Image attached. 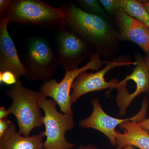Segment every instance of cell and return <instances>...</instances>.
<instances>
[{
  "mask_svg": "<svg viewBox=\"0 0 149 149\" xmlns=\"http://www.w3.org/2000/svg\"><path fill=\"white\" fill-rule=\"evenodd\" d=\"M65 25L105 58L117 53L120 41L113 20L88 13L74 4L65 8Z\"/></svg>",
  "mask_w": 149,
  "mask_h": 149,
  "instance_id": "6da1fadb",
  "label": "cell"
},
{
  "mask_svg": "<svg viewBox=\"0 0 149 149\" xmlns=\"http://www.w3.org/2000/svg\"><path fill=\"white\" fill-rule=\"evenodd\" d=\"M65 8H56L39 0H13L4 14L9 21L45 27H63Z\"/></svg>",
  "mask_w": 149,
  "mask_h": 149,
  "instance_id": "7a4b0ae2",
  "label": "cell"
},
{
  "mask_svg": "<svg viewBox=\"0 0 149 149\" xmlns=\"http://www.w3.org/2000/svg\"><path fill=\"white\" fill-rule=\"evenodd\" d=\"M6 93L12 100L8 109L16 118L18 132L28 137L33 129L43 125L38 103L41 93L24 87L19 80Z\"/></svg>",
  "mask_w": 149,
  "mask_h": 149,
  "instance_id": "3957f363",
  "label": "cell"
},
{
  "mask_svg": "<svg viewBox=\"0 0 149 149\" xmlns=\"http://www.w3.org/2000/svg\"><path fill=\"white\" fill-rule=\"evenodd\" d=\"M39 105L43 110L42 123L45 127L46 140L45 149H71L74 144L68 142L65 138L67 131L74 127L73 115L59 112L56 102L53 99H47L41 94Z\"/></svg>",
  "mask_w": 149,
  "mask_h": 149,
  "instance_id": "277c9868",
  "label": "cell"
},
{
  "mask_svg": "<svg viewBox=\"0 0 149 149\" xmlns=\"http://www.w3.org/2000/svg\"><path fill=\"white\" fill-rule=\"evenodd\" d=\"M101 56L97 53H94L89 61L84 66L72 70L65 71L62 80L58 82L56 79L45 81L40 87V92L45 97L52 98L56 102L63 113L73 115L72 103L70 99V91L72 85L77 76L85 71L91 70H100L109 60H103Z\"/></svg>",
  "mask_w": 149,
  "mask_h": 149,
  "instance_id": "5b68a950",
  "label": "cell"
},
{
  "mask_svg": "<svg viewBox=\"0 0 149 149\" xmlns=\"http://www.w3.org/2000/svg\"><path fill=\"white\" fill-rule=\"evenodd\" d=\"M26 78L31 81L50 80L55 72L57 62L55 54L45 39L35 38L30 41L23 63Z\"/></svg>",
  "mask_w": 149,
  "mask_h": 149,
  "instance_id": "8992f818",
  "label": "cell"
},
{
  "mask_svg": "<svg viewBox=\"0 0 149 149\" xmlns=\"http://www.w3.org/2000/svg\"><path fill=\"white\" fill-rule=\"evenodd\" d=\"M95 52L90 44L72 31L63 29L59 32L55 56L57 64L65 71L78 68Z\"/></svg>",
  "mask_w": 149,
  "mask_h": 149,
  "instance_id": "52a82bcc",
  "label": "cell"
},
{
  "mask_svg": "<svg viewBox=\"0 0 149 149\" xmlns=\"http://www.w3.org/2000/svg\"><path fill=\"white\" fill-rule=\"evenodd\" d=\"M136 68L133 72L118 82L116 102L119 109V116L126 113L133 100L141 93H148L149 89V73L146 58L141 55H135Z\"/></svg>",
  "mask_w": 149,
  "mask_h": 149,
  "instance_id": "ba28073f",
  "label": "cell"
},
{
  "mask_svg": "<svg viewBox=\"0 0 149 149\" xmlns=\"http://www.w3.org/2000/svg\"><path fill=\"white\" fill-rule=\"evenodd\" d=\"M93 111L89 117L79 121V125L83 128H92L101 132L109 139L111 144L117 146L115 129L118 125L129 120L139 122L145 119L147 114L148 102L144 99L141 110L133 117L125 119H118L110 116L102 108L98 99L94 98L91 101Z\"/></svg>",
  "mask_w": 149,
  "mask_h": 149,
  "instance_id": "9c48e42d",
  "label": "cell"
},
{
  "mask_svg": "<svg viewBox=\"0 0 149 149\" xmlns=\"http://www.w3.org/2000/svg\"><path fill=\"white\" fill-rule=\"evenodd\" d=\"M136 61H131L124 58H118L109 61L104 68L95 73L88 72L87 71L79 74L74 80L72 86V93L70 99L72 104L76 102L80 97L87 93L111 89H115L117 86V80L113 79L107 81L105 75L111 70L120 66L136 65Z\"/></svg>",
  "mask_w": 149,
  "mask_h": 149,
  "instance_id": "30bf717a",
  "label": "cell"
},
{
  "mask_svg": "<svg viewBox=\"0 0 149 149\" xmlns=\"http://www.w3.org/2000/svg\"><path fill=\"white\" fill-rule=\"evenodd\" d=\"M113 20L121 42L135 43L149 56V27L128 15L121 8L116 11Z\"/></svg>",
  "mask_w": 149,
  "mask_h": 149,
  "instance_id": "8fae6325",
  "label": "cell"
},
{
  "mask_svg": "<svg viewBox=\"0 0 149 149\" xmlns=\"http://www.w3.org/2000/svg\"><path fill=\"white\" fill-rule=\"evenodd\" d=\"M8 19L5 17L0 20V72L9 71L17 80L26 76L27 70L19 57L17 51L8 30Z\"/></svg>",
  "mask_w": 149,
  "mask_h": 149,
  "instance_id": "7c38bea8",
  "label": "cell"
},
{
  "mask_svg": "<svg viewBox=\"0 0 149 149\" xmlns=\"http://www.w3.org/2000/svg\"><path fill=\"white\" fill-rule=\"evenodd\" d=\"M45 131L32 136H22L13 123L5 133L0 137V148L2 149H42Z\"/></svg>",
  "mask_w": 149,
  "mask_h": 149,
  "instance_id": "4fadbf2b",
  "label": "cell"
},
{
  "mask_svg": "<svg viewBox=\"0 0 149 149\" xmlns=\"http://www.w3.org/2000/svg\"><path fill=\"white\" fill-rule=\"evenodd\" d=\"M119 127L124 130V133L117 132L116 149H123L127 146L149 149L148 132L139 126L138 122L129 120L120 124Z\"/></svg>",
  "mask_w": 149,
  "mask_h": 149,
  "instance_id": "5bb4252c",
  "label": "cell"
},
{
  "mask_svg": "<svg viewBox=\"0 0 149 149\" xmlns=\"http://www.w3.org/2000/svg\"><path fill=\"white\" fill-rule=\"evenodd\" d=\"M119 8L128 15L149 27V13L140 1L118 0Z\"/></svg>",
  "mask_w": 149,
  "mask_h": 149,
  "instance_id": "9a60e30c",
  "label": "cell"
},
{
  "mask_svg": "<svg viewBox=\"0 0 149 149\" xmlns=\"http://www.w3.org/2000/svg\"><path fill=\"white\" fill-rule=\"evenodd\" d=\"M77 2L83 8L85 9V11L86 12L104 18L112 19L106 13L99 1L80 0L77 1Z\"/></svg>",
  "mask_w": 149,
  "mask_h": 149,
  "instance_id": "2e32d148",
  "label": "cell"
},
{
  "mask_svg": "<svg viewBox=\"0 0 149 149\" xmlns=\"http://www.w3.org/2000/svg\"><path fill=\"white\" fill-rule=\"evenodd\" d=\"M99 1L107 14L113 20L115 14L120 8L118 0H100Z\"/></svg>",
  "mask_w": 149,
  "mask_h": 149,
  "instance_id": "e0dca14e",
  "label": "cell"
},
{
  "mask_svg": "<svg viewBox=\"0 0 149 149\" xmlns=\"http://www.w3.org/2000/svg\"><path fill=\"white\" fill-rule=\"evenodd\" d=\"M18 80L14 74L10 71L0 72V83L7 85H15Z\"/></svg>",
  "mask_w": 149,
  "mask_h": 149,
  "instance_id": "ac0fdd59",
  "label": "cell"
},
{
  "mask_svg": "<svg viewBox=\"0 0 149 149\" xmlns=\"http://www.w3.org/2000/svg\"><path fill=\"white\" fill-rule=\"evenodd\" d=\"M11 121L8 119H0V137L2 136L8 129L12 123Z\"/></svg>",
  "mask_w": 149,
  "mask_h": 149,
  "instance_id": "d6986e66",
  "label": "cell"
},
{
  "mask_svg": "<svg viewBox=\"0 0 149 149\" xmlns=\"http://www.w3.org/2000/svg\"><path fill=\"white\" fill-rule=\"evenodd\" d=\"M11 1V0H1L0 1V16L2 17Z\"/></svg>",
  "mask_w": 149,
  "mask_h": 149,
  "instance_id": "ffe728a7",
  "label": "cell"
},
{
  "mask_svg": "<svg viewBox=\"0 0 149 149\" xmlns=\"http://www.w3.org/2000/svg\"><path fill=\"white\" fill-rule=\"evenodd\" d=\"M10 112L8 109H6L4 107H0V119H6L10 114Z\"/></svg>",
  "mask_w": 149,
  "mask_h": 149,
  "instance_id": "44dd1931",
  "label": "cell"
},
{
  "mask_svg": "<svg viewBox=\"0 0 149 149\" xmlns=\"http://www.w3.org/2000/svg\"><path fill=\"white\" fill-rule=\"evenodd\" d=\"M138 124L141 128L149 131V118L138 122Z\"/></svg>",
  "mask_w": 149,
  "mask_h": 149,
  "instance_id": "7402d4cb",
  "label": "cell"
},
{
  "mask_svg": "<svg viewBox=\"0 0 149 149\" xmlns=\"http://www.w3.org/2000/svg\"><path fill=\"white\" fill-rule=\"evenodd\" d=\"M140 1L149 13V0H143Z\"/></svg>",
  "mask_w": 149,
  "mask_h": 149,
  "instance_id": "603a6c76",
  "label": "cell"
},
{
  "mask_svg": "<svg viewBox=\"0 0 149 149\" xmlns=\"http://www.w3.org/2000/svg\"><path fill=\"white\" fill-rule=\"evenodd\" d=\"M77 149H99L97 148H96L92 145H88V146H84V145H81L80 147Z\"/></svg>",
  "mask_w": 149,
  "mask_h": 149,
  "instance_id": "cb8c5ba5",
  "label": "cell"
},
{
  "mask_svg": "<svg viewBox=\"0 0 149 149\" xmlns=\"http://www.w3.org/2000/svg\"><path fill=\"white\" fill-rule=\"evenodd\" d=\"M146 62L147 66H148V70L149 73V56H148L146 58ZM148 93L149 95V89L148 91Z\"/></svg>",
  "mask_w": 149,
  "mask_h": 149,
  "instance_id": "d4e9b609",
  "label": "cell"
},
{
  "mask_svg": "<svg viewBox=\"0 0 149 149\" xmlns=\"http://www.w3.org/2000/svg\"><path fill=\"white\" fill-rule=\"evenodd\" d=\"M123 149H136L135 147L132 146H127L124 147Z\"/></svg>",
  "mask_w": 149,
  "mask_h": 149,
  "instance_id": "484cf974",
  "label": "cell"
},
{
  "mask_svg": "<svg viewBox=\"0 0 149 149\" xmlns=\"http://www.w3.org/2000/svg\"><path fill=\"white\" fill-rule=\"evenodd\" d=\"M0 149H2V148H0Z\"/></svg>",
  "mask_w": 149,
  "mask_h": 149,
  "instance_id": "4316f807",
  "label": "cell"
}]
</instances>
